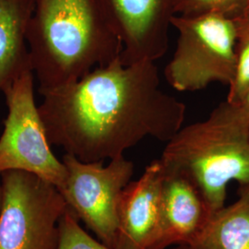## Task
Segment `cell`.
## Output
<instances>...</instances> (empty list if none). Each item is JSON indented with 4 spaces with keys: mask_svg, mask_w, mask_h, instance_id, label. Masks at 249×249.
Segmentation results:
<instances>
[{
    "mask_svg": "<svg viewBox=\"0 0 249 249\" xmlns=\"http://www.w3.org/2000/svg\"><path fill=\"white\" fill-rule=\"evenodd\" d=\"M2 206V186H1V180H0V211Z\"/></svg>",
    "mask_w": 249,
    "mask_h": 249,
    "instance_id": "18",
    "label": "cell"
},
{
    "mask_svg": "<svg viewBox=\"0 0 249 249\" xmlns=\"http://www.w3.org/2000/svg\"><path fill=\"white\" fill-rule=\"evenodd\" d=\"M62 161L67 179L59 190L69 209L107 247L116 249L118 206L135 166L121 155L105 161H82L66 153Z\"/></svg>",
    "mask_w": 249,
    "mask_h": 249,
    "instance_id": "7",
    "label": "cell"
},
{
    "mask_svg": "<svg viewBox=\"0 0 249 249\" xmlns=\"http://www.w3.org/2000/svg\"><path fill=\"white\" fill-rule=\"evenodd\" d=\"M8 108L0 137V175L23 171L44 179L60 190L67 168L51 149L35 98V73L19 76L3 91Z\"/></svg>",
    "mask_w": 249,
    "mask_h": 249,
    "instance_id": "6",
    "label": "cell"
},
{
    "mask_svg": "<svg viewBox=\"0 0 249 249\" xmlns=\"http://www.w3.org/2000/svg\"><path fill=\"white\" fill-rule=\"evenodd\" d=\"M164 172L153 160L142 176L124 187L118 206L116 249H156L161 231V189Z\"/></svg>",
    "mask_w": 249,
    "mask_h": 249,
    "instance_id": "9",
    "label": "cell"
},
{
    "mask_svg": "<svg viewBox=\"0 0 249 249\" xmlns=\"http://www.w3.org/2000/svg\"><path fill=\"white\" fill-rule=\"evenodd\" d=\"M191 249H249V185H239L238 198L211 216Z\"/></svg>",
    "mask_w": 249,
    "mask_h": 249,
    "instance_id": "12",
    "label": "cell"
},
{
    "mask_svg": "<svg viewBox=\"0 0 249 249\" xmlns=\"http://www.w3.org/2000/svg\"><path fill=\"white\" fill-rule=\"evenodd\" d=\"M213 213L204 197L187 178L164 173L161 189V231L156 249L190 246L204 229Z\"/></svg>",
    "mask_w": 249,
    "mask_h": 249,
    "instance_id": "10",
    "label": "cell"
},
{
    "mask_svg": "<svg viewBox=\"0 0 249 249\" xmlns=\"http://www.w3.org/2000/svg\"><path fill=\"white\" fill-rule=\"evenodd\" d=\"M39 92L49 142L89 162L124 155L146 138L168 142L187 111L160 88L155 62L124 65L119 56L79 80Z\"/></svg>",
    "mask_w": 249,
    "mask_h": 249,
    "instance_id": "1",
    "label": "cell"
},
{
    "mask_svg": "<svg viewBox=\"0 0 249 249\" xmlns=\"http://www.w3.org/2000/svg\"><path fill=\"white\" fill-rule=\"evenodd\" d=\"M57 249H113L94 239L80 224V220L70 209L59 223V244Z\"/></svg>",
    "mask_w": 249,
    "mask_h": 249,
    "instance_id": "14",
    "label": "cell"
},
{
    "mask_svg": "<svg viewBox=\"0 0 249 249\" xmlns=\"http://www.w3.org/2000/svg\"><path fill=\"white\" fill-rule=\"evenodd\" d=\"M159 160L164 173L193 184L215 213L225 206L229 183L249 185V126L225 101L204 120L182 126Z\"/></svg>",
    "mask_w": 249,
    "mask_h": 249,
    "instance_id": "3",
    "label": "cell"
},
{
    "mask_svg": "<svg viewBox=\"0 0 249 249\" xmlns=\"http://www.w3.org/2000/svg\"><path fill=\"white\" fill-rule=\"evenodd\" d=\"M27 43L39 90L79 80L122 51L98 0H37Z\"/></svg>",
    "mask_w": 249,
    "mask_h": 249,
    "instance_id": "2",
    "label": "cell"
},
{
    "mask_svg": "<svg viewBox=\"0 0 249 249\" xmlns=\"http://www.w3.org/2000/svg\"><path fill=\"white\" fill-rule=\"evenodd\" d=\"M113 33L122 44L124 65L156 62L168 49L175 0H98Z\"/></svg>",
    "mask_w": 249,
    "mask_h": 249,
    "instance_id": "8",
    "label": "cell"
},
{
    "mask_svg": "<svg viewBox=\"0 0 249 249\" xmlns=\"http://www.w3.org/2000/svg\"><path fill=\"white\" fill-rule=\"evenodd\" d=\"M235 24L236 66L233 80L228 86L226 101L238 104L249 89V11L233 18Z\"/></svg>",
    "mask_w": 249,
    "mask_h": 249,
    "instance_id": "13",
    "label": "cell"
},
{
    "mask_svg": "<svg viewBox=\"0 0 249 249\" xmlns=\"http://www.w3.org/2000/svg\"><path fill=\"white\" fill-rule=\"evenodd\" d=\"M242 121L249 126V89L240 103L232 105Z\"/></svg>",
    "mask_w": 249,
    "mask_h": 249,
    "instance_id": "16",
    "label": "cell"
},
{
    "mask_svg": "<svg viewBox=\"0 0 249 249\" xmlns=\"http://www.w3.org/2000/svg\"><path fill=\"white\" fill-rule=\"evenodd\" d=\"M246 11H249V4H248V7H247V9H246V10H245V12H246Z\"/></svg>",
    "mask_w": 249,
    "mask_h": 249,
    "instance_id": "19",
    "label": "cell"
},
{
    "mask_svg": "<svg viewBox=\"0 0 249 249\" xmlns=\"http://www.w3.org/2000/svg\"><path fill=\"white\" fill-rule=\"evenodd\" d=\"M32 0H0V92L33 71L27 43Z\"/></svg>",
    "mask_w": 249,
    "mask_h": 249,
    "instance_id": "11",
    "label": "cell"
},
{
    "mask_svg": "<svg viewBox=\"0 0 249 249\" xmlns=\"http://www.w3.org/2000/svg\"><path fill=\"white\" fill-rule=\"evenodd\" d=\"M0 249H57L59 223L69 207L57 187L36 175H0Z\"/></svg>",
    "mask_w": 249,
    "mask_h": 249,
    "instance_id": "5",
    "label": "cell"
},
{
    "mask_svg": "<svg viewBox=\"0 0 249 249\" xmlns=\"http://www.w3.org/2000/svg\"><path fill=\"white\" fill-rule=\"evenodd\" d=\"M176 50L164 77L178 91L194 92L219 82L229 86L235 73V24L220 13L175 15Z\"/></svg>",
    "mask_w": 249,
    "mask_h": 249,
    "instance_id": "4",
    "label": "cell"
},
{
    "mask_svg": "<svg viewBox=\"0 0 249 249\" xmlns=\"http://www.w3.org/2000/svg\"><path fill=\"white\" fill-rule=\"evenodd\" d=\"M173 249H191L189 246H186V245H182V246H177V248Z\"/></svg>",
    "mask_w": 249,
    "mask_h": 249,
    "instance_id": "17",
    "label": "cell"
},
{
    "mask_svg": "<svg viewBox=\"0 0 249 249\" xmlns=\"http://www.w3.org/2000/svg\"><path fill=\"white\" fill-rule=\"evenodd\" d=\"M249 0H175L176 15L220 13L234 18L245 12Z\"/></svg>",
    "mask_w": 249,
    "mask_h": 249,
    "instance_id": "15",
    "label": "cell"
}]
</instances>
